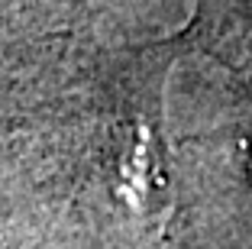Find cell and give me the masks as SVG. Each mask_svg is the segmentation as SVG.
<instances>
[{"mask_svg":"<svg viewBox=\"0 0 252 249\" xmlns=\"http://www.w3.org/2000/svg\"><path fill=\"white\" fill-rule=\"evenodd\" d=\"M249 172H252V155H249Z\"/></svg>","mask_w":252,"mask_h":249,"instance_id":"cell-1","label":"cell"}]
</instances>
